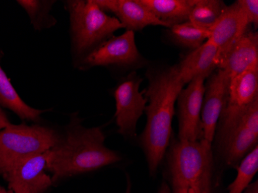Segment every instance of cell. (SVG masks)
<instances>
[{
	"label": "cell",
	"instance_id": "6da1fadb",
	"mask_svg": "<svg viewBox=\"0 0 258 193\" xmlns=\"http://www.w3.org/2000/svg\"><path fill=\"white\" fill-rule=\"evenodd\" d=\"M148 85L143 91L147 100V120L139 137L151 175L157 172L170 144L175 104L185 87L175 65L150 66L146 73Z\"/></svg>",
	"mask_w": 258,
	"mask_h": 193
},
{
	"label": "cell",
	"instance_id": "7a4b0ae2",
	"mask_svg": "<svg viewBox=\"0 0 258 193\" xmlns=\"http://www.w3.org/2000/svg\"><path fill=\"white\" fill-rule=\"evenodd\" d=\"M105 139L101 127H84L78 114H72L65 134L46 152L52 182L119 162L121 155L105 146Z\"/></svg>",
	"mask_w": 258,
	"mask_h": 193
},
{
	"label": "cell",
	"instance_id": "3957f363",
	"mask_svg": "<svg viewBox=\"0 0 258 193\" xmlns=\"http://www.w3.org/2000/svg\"><path fill=\"white\" fill-rule=\"evenodd\" d=\"M63 5L69 16L74 67L115 32L124 29L119 20L104 12L95 0H66Z\"/></svg>",
	"mask_w": 258,
	"mask_h": 193
},
{
	"label": "cell",
	"instance_id": "277c9868",
	"mask_svg": "<svg viewBox=\"0 0 258 193\" xmlns=\"http://www.w3.org/2000/svg\"><path fill=\"white\" fill-rule=\"evenodd\" d=\"M172 193H211L214 172L212 143L203 139L189 142L175 139L167 155Z\"/></svg>",
	"mask_w": 258,
	"mask_h": 193
},
{
	"label": "cell",
	"instance_id": "5b68a950",
	"mask_svg": "<svg viewBox=\"0 0 258 193\" xmlns=\"http://www.w3.org/2000/svg\"><path fill=\"white\" fill-rule=\"evenodd\" d=\"M60 135L38 124H10L0 131V175L20 161L44 153L57 143Z\"/></svg>",
	"mask_w": 258,
	"mask_h": 193
},
{
	"label": "cell",
	"instance_id": "8992f818",
	"mask_svg": "<svg viewBox=\"0 0 258 193\" xmlns=\"http://www.w3.org/2000/svg\"><path fill=\"white\" fill-rule=\"evenodd\" d=\"M148 63L141 54L136 43L135 33L125 30L119 36H113L93 50L75 67L80 71H88L103 67L111 71H136Z\"/></svg>",
	"mask_w": 258,
	"mask_h": 193
},
{
	"label": "cell",
	"instance_id": "52a82bcc",
	"mask_svg": "<svg viewBox=\"0 0 258 193\" xmlns=\"http://www.w3.org/2000/svg\"><path fill=\"white\" fill-rule=\"evenodd\" d=\"M143 81L137 71H133L121 78L113 89L118 132L125 139L136 137L138 121L144 114L147 104L144 92L139 90Z\"/></svg>",
	"mask_w": 258,
	"mask_h": 193
},
{
	"label": "cell",
	"instance_id": "ba28073f",
	"mask_svg": "<svg viewBox=\"0 0 258 193\" xmlns=\"http://www.w3.org/2000/svg\"><path fill=\"white\" fill-rule=\"evenodd\" d=\"M217 140L226 165L237 168L242 159L258 146V98Z\"/></svg>",
	"mask_w": 258,
	"mask_h": 193
},
{
	"label": "cell",
	"instance_id": "9c48e42d",
	"mask_svg": "<svg viewBox=\"0 0 258 193\" xmlns=\"http://www.w3.org/2000/svg\"><path fill=\"white\" fill-rule=\"evenodd\" d=\"M256 98H258V66L250 68L230 80L227 105L217 123V139L224 136L234 125Z\"/></svg>",
	"mask_w": 258,
	"mask_h": 193
},
{
	"label": "cell",
	"instance_id": "30bf717a",
	"mask_svg": "<svg viewBox=\"0 0 258 193\" xmlns=\"http://www.w3.org/2000/svg\"><path fill=\"white\" fill-rule=\"evenodd\" d=\"M205 78H197L186 84L178 95L179 140L195 141L204 139L201 109L205 91Z\"/></svg>",
	"mask_w": 258,
	"mask_h": 193
},
{
	"label": "cell",
	"instance_id": "8fae6325",
	"mask_svg": "<svg viewBox=\"0 0 258 193\" xmlns=\"http://www.w3.org/2000/svg\"><path fill=\"white\" fill-rule=\"evenodd\" d=\"M206 80L201 122L204 139L212 143L219 119L227 105L231 78L227 71L218 68Z\"/></svg>",
	"mask_w": 258,
	"mask_h": 193
},
{
	"label": "cell",
	"instance_id": "7c38bea8",
	"mask_svg": "<svg viewBox=\"0 0 258 193\" xmlns=\"http://www.w3.org/2000/svg\"><path fill=\"white\" fill-rule=\"evenodd\" d=\"M46 151L23 159L3 175L9 189L15 193H43L52 185L46 173Z\"/></svg>",
	"mask_w": 258,
	"mask_h": 193
},
{
	"label": "cell",
	"instance_id": "4fadbf2b",
	"mask_svg": "<svg viewBox=\"0 0 258 193\" xmlns=\"http://www.w3.org/2000/svg\"><path fill=\"white\" fill-rule=\"evenodd\" d=\"M238 2L227 6L220 18L210 28V38L218 49L219 59L250 27Z\"/></svg>",
	"mask_w": 258,
	"mask_h": 193
},
{
	"label": "cell",
	"instance_id": "5bb4252c",
	"mask_svg": "<svg viewBox=\"0 0 258 193\" xmlns=\"http://www.w3.org/2000/svg\"><path fill=\"white\" fill-rule=\"evenodd\" d=\"M104 12L114 14L123 28L136 33L148 26L166 27V23L158 20L139 0H95Z\"/></svg>",
	"mask_w": 258,
	"mask_h": 193
},
{
	"label": "cell",
	"instance_id": "9a60e30c",
	"mask_svg": "<svg viewBox=\"0 0 258 193\" xmlns=\"http://www.w3.org/2000/svg\"><path fill=\"white\" fill-rule=\"evenodd\" d=\"M258 66V33L248 30L239 37L219 59L218 68L227 71L230 78Z\"/></svg>",
	"mask_w": 258,
	"mask_h": 193
},
{
	"label": "cell",
	"instance_id": "2e32d148",
	"mask_svg": "<svg viewBox=\"0 0 258 193\" xmlns=\"http://www.w3.org/2000/svg\"><path fill=\"white\" fill-rule=\"evenodd\" d=\"M218 49L211 40H208L200 47L185 55L175 65L185 86L196 78L207 79L218 69Z\"/></svg>",
	"mask_w": 258,
	"mask_h": 193
},
{
	"label": "cell",
	"instance_id": "e0dca14e",
	"mask_svg": "<svg viewBox=\"0 0 258 193\" xmlns=\"http://www.w3.org/2000/svg\"><path fill=\"white\" fill-rule=\"evenodd\" d=\"M139 2L169 28L189 21L197 0H139Z\"/></svg>",
	"mask_w": 258,
	"mask_h": 193
},
{
	"label": "cell",
	"instance_id": "ac0fdd59",
	"mask_svg": "<svg viewBox=\"0 0 258 193\" xmlns=\"http://www.w3.org/2000/svg\"><path fill=\"white\" fill-rule=\"evenodd\" d=\"M1 59V57H0ZM0 105L17 114L21 120L40 122V116L49 110H39L30 107L20 98L0 62Z\"/></svg>",
	"mask_w": 258,
	"mask_h": 193
},
{
	"label": "cell",
	"instance_id": "d6986e66",
	"mask_svg": "<svg viewBox=\"0 0 258 193\" xmlns=\"http://www.w3.org/2000/svg\"><path fill=\"white\" fill-rule=\"evenodd\" d=\"M167 37L181 47L194 50L210 38V30L194 25L189 21L167 28Z\"/></svg>",
	"mask_w": 258,
	"mask_h": 193
},
{
	"label": "cell",
	"instance_id": "ffe728a7",
	"mask_svg": "<svg viewBox=\"0 0 258 193\" xmlns=\"http://www.w3.org/2000/svg\"><path fill=\"white\" fill-rule=\"evenodd\" d=\"M17 3L27 13L30 24L37 31L52 28L57 23L51 14L55 0H18Z\"/></svg>",
	"mask_w": 258,
	"mask_h": 193
},
{
	"label": "cell",
	"instance_id": "44dd1931",
	"mask_svg": "<svg viewBox=\"0 0 258 193\" xmlns=\"http://www.w3.org/2000/svg\"><path fill=\"white\" fill-rule=\"evenodd\" d=\"M227 7L221 0H197L189 14V21L194 25L210 30Z\"/></svg>",
	"mask_w": 258,
	"mask_h": 193
},
{
	"label": "cell",
	"instance_id": "7402d4cb",
	"mask_svg": "<svg viewBox=\"0 0 258 193\" xmlns=\"http://www.w3.org/2000/svg\"><path fill=\"white\" fill-rule=\"evenodd\" d=\"M237 170V177L227 188L229 193H243L251 183L258 170V146L242 159Z\"/></svg>",
	"mask_w": 258,
	"mask_h": 193
},
{
	"label": "cell",
	"instance_id": "603a6c76",
	"mask_svg": "<svg viewBox=\"0 0 258 193\" xmlns=\"http://www.w3.org/2000/svg\"><path fill=\"white\" fill-rule=\"evenodd\" d=\"M237 2L250 25H253L254 30H256L258 27L257 0H238Z\"/></svg>",
	"mask_w": 258,
	"mask_h": 193
},
{
	"label": "cell",
	"instance_id": "cb8c5ba5",
	"mask_svg": "<svg viewBox=\"0 0 258 193\" xmlns=\"http://www.w3.org/2000/svg\"><path fill=\"white\" fill-rule=\"evenodd\" d=\"M10 124L11 122L9 120L8 116L7 115L5 111L3 109V107L0 105V131L5 128Z\"/></svg>",
	"mask_w": 258,
	"mask_h": 193
},
{
	"label": "cell",
	"instance_id": "d4e9b609",
	"mask_svg": "<svg viewBox=\"0 0 258 193\" xmlns=\"http://www.w3.org/2000/svg\"><path fill=\"white\" fill-rule=\"evenodd\" d=\"M243 193H258V181L250 183Z\"/></svg>",
	"mask_w": 258,
	"mask_h": 193
},
{
	"label": "cell",
	"instance_id": "484cf974",
	"mask_svg": "<svg viewBox=\"0 0 258 193\" xmlns=\"http://www.w3.org/2000/svg\"><path fill=\"white\" fill-rule=\"evenodd\" d=\"M159 193H170V188L168 186L167 184L164 182L159 189Z\"/></svg>",
	"mask_w": 258,
	"mask_h": 193
},
{
	"label": "cell",
	"instance_id": "4316f807",
	"mask_svg": "<svg viewBox=\"0 0 258 193\" xmlns=\"http://www.w3.org/2000/svg\"><path fill=\"white\" fill-rule=\"evenodd\" d=\"M125 193H131V182H130V180L129 179L127 180V186Z\"/></svg>",
	"mask_w": 258,
	"mask_h": 193
},
{
	"label": "cell",
	"instance_id": "83f0119b",
	"mask_svg": "<svg viewBox=\"0 0 258 193\" xmlns=\"http://www.w3.org/2000/svg\"><path fill=\"white\" fill-rule=\"evenodd\" d=\"M7 190L4 188L2 185H0V193H7Z\"/></svg>",
	"mask_w": 258,
	"mask_h": 193
},
{
	"label": "cell",
	"instance_id": "f1b7e54d",
	"mask_svg": "<svg viewBox=\"0 0 258 193\" xmlns=\"http://www.w3.org/2000/svg\"><path fill=\"white\" fill-rule=\"evenodd\" d=\"M188 193H196L195 191H194L192 189H189V191H188Z\"/></svg>",
	"mask_w": 258,
	"mask_h": 193
},
{
	"label": "cell",
	"instance_id": "f546056e",
	"mask_svg": "<svg viewBox=\"0 0 258 193\" xmlns=\"http://www.w3.org/2000/svg\"><path fill=\"white\" fill-rule=\"evenodd\" d=\"M7 193H15V192H14V191H12V190L8 189V190H7Z\"/></svg>",
	"mask_w": 258,
	"mask_h": 193
}]
</instances>
